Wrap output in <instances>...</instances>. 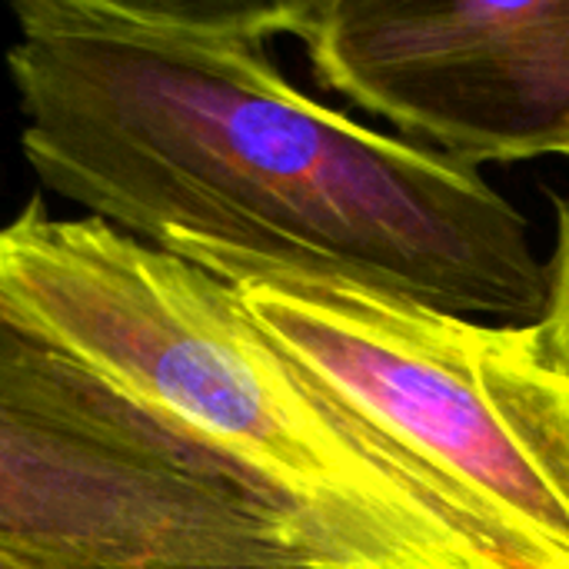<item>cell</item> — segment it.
Listing matches in <instances>:
<instances>
[{
	"instance_id": "obj_1",
	"label": "cell",
	"mask_w": 569,
	"mask_h": 569,
	"mask_svg": "<svg viewBox=\"0 0 569 569\" xmlns=\"http://www.w3.org/2000/svg\"><path fill=\"white\" fill-rule=\"evenodd\" d=\"M283 3L20 0L7 73L33 177L160 247L220 243L467 320L540 323L547 263L477 167L297 90Z\"/></svg>"
},
{
	"instance_id": "obj_2",
	"label": "cell",
	"mask_w": 569,
	"mask_h": 569,
	"mask_svg": "<svg viewBox=\"0 0 569 569\" xmlns=\"http://www.w3.org/2000/svg\"><path fill=\"white\" fill-rule=\"evenodd\" d=\"M0 310L227 467L313 569H520L203 267L30 200L0 223Z\"/></svg>"
},
{
	"instance_id": "obj_3",
	"label": "cell",
	"mask_w": 569,
	"mask_h": 569,
	"mask_svg": "<svg viewBox=\"0 0 569 569\" xmlns=\"http://www.w3.org/2000/svg\"><path fill=\"white\" fill-rule=\"evenodd\" d=\"M357 423L520 569H569V380L540 323L440 313L170 237Z\"/></svg>"
},
{
	"instance_id": "obj_4",
	"label": "cell",
	"mask_w": 569,
	"mask_h": 569,
	"mask_svg": "<svg viewBox=\"0 0 569 569\" xmlns=\"http://www.w3.org/2000/svg\"><path fill=\"white\" fill-rule=\"evenodd\" d=\"M0 550L33 569H313L227 467L3 310Z\"/></svg>"
},
{
	"instance_id": "obj_5",
	"label": "cell",
	"mask_w": 569,
	"mask_h": 569,
	"mask_svg": "<svg viewBox=\"0 0 569 569\" xmlns=\"http://www.w3.org/2000/svg\"><path fill=\"white\" fill-rule=\"evenodd\" d=\"M323 87L447 157H569V0L283 3Z\"/></svg>"
},
{
	"instance_id": "obj_6",
	"label": "cell",
	"mask_w": 569,
	"mask_h": 569,
	"mask_svg": "<svg viewBox=\"0 0 569 569\" xmlns=\"http://www.w3.org/2000/svg\"><path fill=\"white\" fill-rule=\"evenodd\" d=\"M540 330L557 367L569 380V200L560 203L557 223V250L547 263V310L540 317Z\"/></svg>"
},
{
	"instance_id": "obj_7",
	"label": "cell",
	"mask_w": 569,
	"mask_h": 569,
	"mask_svg": "<svg viewBox=\"0 0 569 569\" xmlns=\"http://www.w3.org/2000/svg\"><path fill=\"white\" fill-rule=\"evenodd\" d=\"M0 569H33V567H27V563H20L13 553H7V550H0Z\"/></svg>"
}]
</instances>
